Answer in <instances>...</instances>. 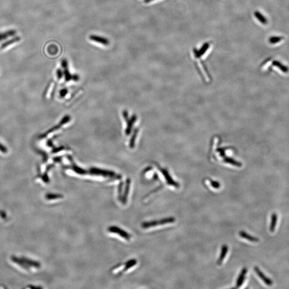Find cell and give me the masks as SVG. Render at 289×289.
Returning a JSON list of instances; mask_svg holds the SVG:
<instances>
[{
  "mask_svg": "<svg viewBox=\"0 0 289 289\" xmlns=\"http://www.w3.org/2000/svg\"><path fill=\"white\" fill-rule=\"evenodd\" d=\"M255 272H256V273L258 275L259 277L261 278V279H262L263 282L265 283L266 284L269 285V286L272 285V284H273L272 280H271L270 279H269V278L267 277L263 274V273L261 272L260 270L259 269V268L258 267H255Z\"/></svg>",
  "mask_w": 289,
  "mask_h": 289,
  "instance_id": "5b68a950",
  "label": "cell"
},
{
  "mask_svg": "<svg viewBox=\"0 0 289 289\" xmlns=\"http://www.w3.org/2000/svg\"><path fill=\"white\" fill-rule=\"evenodd\" d=\"M89 39L93 42L102 44L104 46H108L110 44L109 40L108 39H107L106 38L103 37L96 35H89Z\"/></svg>",
  "mask_w": 289,
  "mask_h": 289,
  "instance_id": "3957f363",
  "label": "cell"
},
{
  "mask_svg": "<svg viewBox=\"0 0 289 289\" xmlns=\"http://www.w3.org/2000/svg\"><path fill=\"white\" fill-rule=\"evenodd\" d=\"M21 40V38L19 36H16V37H14L13 38L11 39L8 40H7L6 42H5L4 43H3L1 45V47H0V49H4V48H5L11 45L12 44H15L16 42H20V40Z\"/></svg>",
  "mask_w": 289,
  "mask_h": 289,
  "instance_id": "8992f818",
  "label": "cell"
},
{
  "mask_svg": "<svg viewBox=\"0 0 289 289\" xmlns=\"http://www.w3.org/2000/svg\"><path fill=\"white\" fill-rule=\"evenodd\" d=\"M255 16L262 23L265 24L267 23V20H266L265 18L263 16L261 15V13H259V12L256 11L255 13Z\"/></svg>",
  "mask_w": 289,
  "mask_h": 289,
  "instance_id": "4fadbf2b",
  "label": "cell"
},
{
  "mask_svg": "<svg viewBox=\"0 0 289 289\" xmlns=\"http://www.w3.org/2000/svg\"><path fill=\"white\" fill-rule=\"evenodd\" d=\"M282 39V37H272L270 39L269 42L272 44H275L277 42H280Z\"/></svg>",
  "mask_w": 289,
  "mask_h": 289,
  "instance_id": "2e32d148",
  "label": "cell"
},
{
  "mask_svg": "<svg viewBox=\"0 0 289 289\" xmlns=\"http://www.w3.org/2000/svg\"><path fill=\"white\" fill-rule=\"evenodd\" d=\"M161 172H162L163 176L164 177L165 180L167 181V183L169 185H172V186H173L176 187V188H178L179 187V184L172 179V177L170 176L168 171L164 169H162L161 170Z\"/></svg>",
  "mask_w": 289,
  "mask_h": 289,
  "instance_id": "277c9868",
  "label": "cell"
},
{
  "mask_svg": "<svg viewBox=\"0 0 289 289\" xmlns=\"http://www.w3.org/2000/svg\"><path fill=\"white\" fill-rule=\"evenodd\" d=\"M57 76L59 77V78H61L62 76V72L61 71V70L58 69L57 70Z\"/></svg>",
  "mask_w": 289,
  "mask_h": 289,
  "instance_id": "d6986e66",
  "label": "cell"
},
{
  "mask_svg": "<svg viewBox=\"0 0 289 289\" xmlns=\"http://www.w3.org/2000/svg\"><path fill=\"white\" fill-rule=\"evenodd\" d=\"M211 152V155L213 157L223 159L224 163L230 164L237 167H241L242 166V164L240 162L230 157H234V155L233 150L229 148L219 147V146L218 147L216 144L214 143Z\"/></svg>",
  "mask_w": 289,
  "mask_h": 289,
  "instance_id": "6da1fadb",
  "label": "cell"
},
{
  "mask_svg": "<svg viewBox=\"0 0 289 289\" xmlns=\"http://www.w3.org/2000/svg\"><path fill=\"white\" fill-rule=\"evenodd\" d=\"M273 64L274 65H276L277 67H279L283 72H287L288 71H289V69L287 67H285L284 65H283L282 64H281L280 63H279L278 62H277V61H275L273 62Z\"/></svg>",
  "mask_w": 289,
  "mask_h": 289,
  "instance_id": "5bb4252c",
  "label": "cell"
},
{
  "mask_svg": "<svg viewBox=\"0 0 289 289\" xmlns=\"http://www.w3.org/2000/svg\"><path fill=\"white\" fill-rule=\"evenodd\" d=\"M239 235L244 239H247L248 240L252 241V242H258L259 241V239L257 237H253L251 235H248L247 233L244 231H240L239 233Z\"/></svg>",
  "mask_w": 289,
  "mask_h": 289,
  "instance_id": "30bf717a",
  "label": "cell"
},
{
  "mask_svg": "<svg viewBox=\"0 0 289 289\" xmlns=\"http://www.w3.org/2000/svg\"><path fill=\"white\" fill-rule=\"evenodd\" d=\"M16 31L15 30H10L4 32L0 33V42L2 40L7 39V38L14 36L16 34Z\"/></svg>",
  "mask_w": 289,
  "mask_h": 289,
  "instance_id": "ba28073f",
  "label": "cell"
},
{
  "mask_svg": "<svg viewBox=\"0 0 289 289\" xmlns=\"http://www.w3.org/2000/svg\"><path fill=\"white\" fill-rule=\"evenodd\" d=\"M62 67L65 68V69H67V61L66 59H64L62 61Z\"/></svg>",
  "mask_w": 289,
  "mask_h": 289,
  "instance_id": "ac0fdd59",
  "label": "cell"
},
{
  "mask_svg": "<svg viewBox=\"0 0 289 289\" xmlns=\"http://www.w3.org/2000/svg\"><path fill=\"white\" fill-rule=\"evenodd\" d=\"M277 216L276 214H273L272 216V221H271V224L270 226V231L273 233L275 231V227H276V223H277Z\"/></svg>",
  "mask_w": 289,
  "mask_h": 289,
  "instance_id": "8fae6325",
  "label": "cell"
},
{
  "mask_svg": "<svg viewBox=\"0 0 289 289\" xmlns=\"http://www.w3.org/2000/svg\"><path fill=\"white\" fill-rule=\"evenodd\" d=\"M228 246L226 245L222 246L220 258H219L218 261H217V264L218 265H221L222 264V262L223 261L225 257L226 256V253H228Z\"/></svg>",
  "mask_w": 289,
  "mask_h": 289,
  "instance_id": "9c48e42d",
  "label": "cell"
},
{
  "mask_svg": "<svg viewBox=\"0 0 289 289\" xmlns=\"http://www.w3.org/2000/svg\"><path fill=\"white\" fill-rule=\"evenodd\" d=\"M154 0H143V2L145 3H150V2H152Z\"/></svg>",
  "mask_w": 289,
  "mask_h": 289,
  "instance_id": "ffe728a7",
  "label": "cell"
},
{
  "mask_svg": "<svg viewBox=\"0 0 289 289\" xmlns=\"http://www.w3.org/2000/svg\"><path fill=\"white\" fill-rule=\"evenodd\" d=\"M0 151L3 153H7L8 152L7 148L1 143H0Z\"/></svg>",
  "mask_w": 289,
  "mask_h": 289,
  "instance_id": "e0dca14e",
  "label": "cell"
},
{
  "mask_svg": "<svg viewBox=\"0 0 289 289\" xmlns=\"http://www.w3.org/2000/svg\"><path fill=\"white\" fill-rule=\"evenodd\" d=\"M175 222V219L173 217L171 218H165L162 220L158 221L159 225H163V224H167V223H172Z\"/></svg>",
  "mask_w": 289,
  "mask_h": 289,
  "instance_id": "7c38bea8",
  "label": "cell"
},
{
  "mask_svg": "<svg viewBox=\"0 0 289 289\" xmlns=\"http://www.w3.org/2000/svg\"><path fill=\"white\" fill-rule=\"evenodd\" d=\"M247 270L246 268H244L241 270V273H240V274H239V277L237 279V283H236V288L240 287H241V285L243 284L244 281L245 280L246 274L247 273Z\"/></svg>",
  "mask_w": 289,
  "mask_h": 289,
  "instance_id": "52a82bcc",
  "label": "cell"
},
{
  "mask_svg": "<svg viewBox=\"0 0 289 289\" xmlns=\"http://www.w3.org/2000/svg\"><path fill=\"white\" fill-rule=\"evenodd\" d=\"M210 183H211V184L212 187L215 188V189H219L220 187V183L216 182V181H214V180H210Z\"/></svg>",
  "mask_w": 289,
  "mask_h": 289,
  "instance_id": "9a60e30c",
  "label": "cell"
},
{
  "mask_svg": "<svg viewBox=\"0 0 289 289\" xmlns=\"http://www.w3.org/2000/svg\"><path fill=\"white\" fill-rule=\"evenodd\" d=\"M108 230L111 233H117L118 235L121 236V237L124 238V239H126L128 240L130 239V235L126 233L125 231L122 230L121 229L118 228L116 226H111L109 228Z\"/></svg>",
  "mask_w": 289,
  "mask_h": 289,
  "instance_id": "7a4b0ae2",
  "label": "cell"
}]
</instances>
